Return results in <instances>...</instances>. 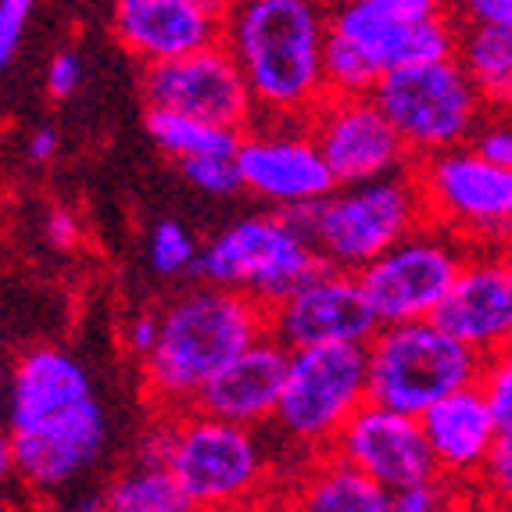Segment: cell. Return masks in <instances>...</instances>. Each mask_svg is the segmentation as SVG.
I'll use <instances>...</instances> for the list:
<instances>
[{"instance_id": "1", "label": "cell", "mask_w": 512, "mask_h": 512, "mask_svg": "<svg viewBox=\"0 0 512 512\" xmlns=\"http://www.w3.org/2000/svg\"><path fill=\"white\" fill-rule=\"evenodd\" d=\"M269 333V312L258 298L222 283H201L162 308V330L140 359L144 394L154 409H190L197 391L233 355Z\"/></svg>"}, {"instance_id": "2", "label": "cell", "mask_w": 512, "mask_h": 512, "mask_svg": "<svg viewBox=\"0 0 512 512\" xmlns=\"http://www.w3.org/2000/svg\"><path fill=\"white\" fill-rule=\"evenodd\" d=\"M330 0H233L222 43L248 76L258 115L305 119L326 97Z\"/></svg>"}, {"instance_id": "3", "label": "cell", "mask_w": 512, "mask_h": 512, "mask_svg": "<svg viewBox=\"0 0 512 512\" xmlns=\"http://www.w3.org/2000/svg\"><path fill=\"white\" fill-rule=\"evenodd\" d=\"M140 459L165 462L194 509H244L273 484V459L255 427L205 409L165 412L140 444Z\"/></svg>"}, {"instance_id": "4", "label": "cell", "mask_w": 512, "mask_h": 512, "mask_svg": "<svg viewBox=\"0 0 512 512\" xmlns=\"http://www.w3.org/2000/svg\"><path fill=\"white\" fill-rule=\"evenodd\" d=\"M298 230L330 265L359 273L391 244L409 237L427 219V201L416 169L391 172L362 183H337L312 205L287 208Z\"/></svg>"}, {"instance_id": "5", "label": "cell", "mask_w": 512, "mask_h": 512, "mask_svg": "<svg viewBox=\"0 0 512 512\" xmlns=\"http://www.w3.org/2000/svg\"><path fill=\"white\" fill-rule=\"evenodd\" d=\"M484 355L437 319L384 323L366 341L369 402L423 416L444 394L477 384Z\"/></svg>"}, {"instance_id": "6", "label": "cell", "mask_w": 512, "mask_h": 512, "mask_svg": "<svg viewBox=\"0 0 512 512\" xmlns=\"http://www.w3.org/2000/svg\"><path fill=\"white\" fill-rule=\"evenodd\" d=\"M369 402L366 344H312L291 348L280 405L269 427L287 448L312 462L330 452L341 427Z\"/></svg>"}, {"instance_id": "7", "label": "cell", "mask_w": 512, "mask_h": 512, "mask_svg": "<svg viewBox=\"0 0 512 512\" xmlns=\"http://www.w3.org/2000/svg\"><path fill=\"white\" fill-rule=\"evenodd\" d=\"M373 97L402 133L412 158L462 147L477 133L484 115L480 90L459 54L384 72L373 86Z\"/></svg>"}, {"instance_id": "8", "label": "cell", "mask_w": 512, "mask_h": 512, "mask_svg": "<svg viewBox=\"0 0 512 512\" xmlns=\"http://www.w3.org/2000/svg\"><path fill=\"white\" fill-rule=\"evenodd\" d=\"M323 265L326 258L298 230V222L287 212H276L251 215L219 230L201 248L194 273L208 283L248 291L269 308L312 273H319Z\"/></svg>"}, {"instance_id": "9", "label": "cell", "mask_w": 512, "mask_h": 512, "mask_svg": "<svg viewBox=\"0 0 512 512\" xmlns=\"http://www.w3.org/2000/svg\"><path fill=\"white\" fill-rule=\"evenodd\" d=\"M427 219L466 248H512V165L473 147L419 158Z\"/></svg>"}, {"instance_id": "10", "label": "cell", "mask_w": 512, "mask_h": 512, "mask_svg": "<svg viewBox=\"0 0 512 512\" xmlns=\"http://www.w3.org/2000/svg\"><path fill=\"white\" fill-rule=\"evenodd\" d=\"M470 248L455 233L423 222L419 230L376 255L359 269L362 291L376 323H409V319H434L444 305L452 283L459 280Z\"/></svg>"}, {"instance_id": "11", "label": "cell", "mask_w": 512, "mask_h": 512, "mask_svg": "<svg viewBox=\"0 0 512 512\" xmlns=\"http://www.w3.org/2000/svg\"><path fill=\"white\" fill-rule=\"evenodd\" d=\"M237 169L244 190L280 212L312 205L337 187L316 133L308 126V115H255V126L240 133Z\"/></svg>"}, {"instance_id": "12", "label": "cell", "mask_w": 512, "mask_h": 512, "mask_svg": "<svg viewBox=\"0 0 512 512\" xmlns=\"http://www.w3.org/2000/svg\"><path fill=\"white\" fill-rule=\"evenodd\" d=\"M140 90H144L147 108L183 111V115H194L201 122L240 129V133L258 115L248 76L222 40L183 54V58L144 65Z\"/></svg>"}, {"instance_id": "13", "label": "cell", "mask_w": 512, "mask_h": 512, "mask_svg": "<svg viewBox=\"0 0 512 512\" xmlns=\"http://www.w3.org/2000/svg\"><path fill=\"white\" fill-rule=\"evenodd\" d=\"M308 126L337 183L412 169V151L373 94H326L308 115Z\"/></svg>"}, {"instance_id": "14", "label": "cell", "mask_w": 512, "mask_h": 512, "mask_svg": "<svg viewBox=\"0 0 512 512\" xmlns=\"http://www.w3.org/2000/svg\"><path fill=\"white\" fill-rule=\"evenodd\" d=\"M269 333L287 348L312 344H366L376 333V312L362 291L359 273L326 262L291 294L265 308Z\"/></svg>"}, {"instance_id": "15", "label": "cell", "mask_w": 512, "mask_h": 512, "mask_svg": "<svg viewBox=\"0 0 512 512\" xmlns=\"http://www.w3.org/2000/svg\"><path fill=\"white\" fill-rule=\"evenodd\" d=\"M330 452L355 462L359 470L380 480L391 495L430 477H441L419 416L387 409L380 402L359 405V412L341 427Z\"/></svg>"}, {"instance_id": "16", "label": "cell", "mask_w": 512, "mask_h": 512, "mask_svg": "<svg viewBox=\"0 0 512 512\" xmlns=\"http://www.w3.org/2000/svg\"><path fill=\"white\" fill-rule=\"evenodd\" d=\"M11 437H15V477L36 495H51L94 466L108 437V423L97 398H86L76 409L61 412L40 427L11 430Z\"/></svg>"}, {"instance_id": "17", "label": "cell", "mask_w": 512, "mask_h": 512, "mask_svg": "<svg viewBox=\"0 0 512 512\" xmlns=\"http://www.w3.org/2000/svg\"><path fill=\"white\" fill-rule=\"evenodd\" d=\"M330 33L355 43L380 76L402 65L448 58L459 47V36L444 15L405 18L369 0H330Z\"/></svg>"}, {"instance_id": "18", "label": "cell", "mask_w": 512, "mask_h": 512, "mask_svg": "<svg viewBox=\"0 0 512 512\" xmlns=\"http://www.w3.org/2000/svg\"><path fill=\"white\" fill-rule=\"evenodd\" d=\"M434 319L480 355L512 344V248H470Z\"/></svg>"}, {"instance_id": "19", "label": "cell", "mask_w": 512, "mask_h": 512, "mask_svg": "<svg viewBox=\"0 0 512 512\" xmlns=\"http://www.w3.org/2000/svg\"><path fill=\"white\" fill-rule=\"evenodd\" d=\"M111 29L140 65H158L219 43L226 18L201 0H115Z\"/></svg>"}, {"instance_id": "20", "label": "cell", "mask_w": 512, "mask_h": 512, "mask_svg": "<svg viewBox=\"0 0 512 512\" xmlns=\"http://www.w3.org/2000/svg\"><path fill=\"white\" fill-rule=\"evenodd\" d=\"M419 423H423L441 477L455 480L466 491H477L480 473L491 462L498 437H502V427L480 384H466L444 394L441 402H434L419 416Z\"/></svg>"}, {"instance_id": "21", "label": "cell", "mask_w": 512, "mask_h": 512, "mask_svg": "<svg viewBox=\"0 0 512 512\" xmlns=\"http://www.w3.org/2000/svg\"><path fill=\"white\" fill-rule=\"evenodd\" d=\"M291 366V348L265 333L251 348L233 355L219 373L208 380L194 398V409H205L212 416L233 419L244 427H269L280 405L283 380Z\"/></svg>"}, {"instance_id": "22", "label": "cell", "mask_w": 512, "mask_h": 512, "mask_svg": "<svg viewBox=\"0 0 512 512\" xmlns=\"http://www.w3.org/2000/svg\"><path fill=\"white\" fill-rule=\"evenodd\" d=\"M94 398L86 369L61 348H33L11 369L8 384V427H40L61 412Z\"/></svg>"}, {"instance_id": "23", "label": "cell", "mask_w": 512, "mask_h": 512, "mask_svg": "<svg viewBox=\"0 0 512 512\" xmlns=\"http://www.w3.org/2000/svg\"><path fill=\"white\" fill-rule=\"evenodd\" d=\"M291 505L305 512H387L394 495L355 462L323 452L294 477Z\"/></svg>"}, {"instance_id": "24", "label": "cell", "mask_w": 512, "mask_h": 512, "mask_svg": "<svg viewBox=\"0 0 512 512\" xmlns=\"http://www.w3.org/2000/svg\"><path fill=\"white\" fill-rule=\"evenodd\" d=\"M455 54L477 83L484 108L512 111V26L470 22V29L459 36Z\"/></svg>"}, {"instance_id": "25", "label": "cell", "mask_w": 512, "mask_h": 512, "mask_svg": "<svg viewBox=\"0 0 512 512\" xmlns=\"http://www.w3.org/2000/svg\"><path fill=\"white\" fill-rule=\"evenodd\" d=\"M101 509L111 512H190L187 491L165 462L137 459L129 470L111 480L101 498Z\"/></svg>"}, {"instance_id": "26", "label": "cell", "mask_w": 512, "mask_h": 512, "mask_svg": "<svg viewBox=\"0 0 512 512\" xmlns=\"http://www.w3.org/2000/svg\"><path fill=\"white\" fill-rule=\"evenodd\" d=\"M147 133L169 158L183 162L194 154H237L240 129L215 126V122H201L194 115L169 108H147Z\"/></svg>"}, {"instance_id": "27", "label": "cell", "mask_w": 512, "mask_h": 512, "mask_svg": "<svg viewBox=\"0 0 512 512\" xmlns=\"http://www.w3.org/2000/svg\"><path fill=\"white\" fill-rule=\"evenodd\" d=\"M323 76H326V94H373V86L380 83V69H376L355 43H348L337 33L326 36Z\"/></svg>"}, {"instance_id": "28", "label": "cell", "mask_w": 512, "mask_h": 512, "mask_svg": "<svg viewBox=\"0 0 512 512\" xmlns=\"http://www.w3.org/2000/svg\"><path fill=\"white\" fill-rule=\"evenodd\" d=\"M197 248L194 233L176 219H162L147 237V258H151V269L158 276H183L197 269Z\"/></svg>"}, {"instance_id": "29", "label": "cell", "mask_w": 512, "mask_h": 512, "mask_svg": "<svg viewBox=\"0 0 512 512\" xmlns=\"http://www.w3.org/2000/svg\"><path fill=\"white\" fill-rule=\"evenodd\" d=\"M180 172H183V180L194 190H201V194L226 197V194L244 190L240 169H237V154H194V158H183Z\"/></svg>"}, {"instance_id": "30", "label": "cell", "mask_w": 512, "mask_h": 512, "mask_svg": "<svg viewBox=\"0 0 512 512\" xmlns=\"http://www.w3.org/2000/svg\"><path fill=\"white\" fill-rule=\"evenodd\" d=\"M477 384L495 412L502 434H512V344H502L498 351L484 355Z\"/></svg>"}, {"instance_id": "31", "label": "cell", "mask_w": 512, "mask_h": 512, "mask_svg": "<svg viewBox=\"0 0 512 512\" xmlns=\"http://www.w3.org/2000/svg\"><path fill=\"white\" fill-rule=\"evenodd\" d=\"M466 487H459L448 477H430L423 484H412L405 491L394 495V512H437V509H452L459 505V498Z\"/></svg>"}, {"instance_id": "32", "label": "cell", "mask_w": 512, "mask_h": 512, "mask_svg": "<svg viewBox=\"0 0 512 512\" xmlns=\"http://www.w3.org/2000/svg\"><path fill=\"white\" fill-rule=\"evenodd\" d=\"M477 495H487L491 505L512 509V434H502L495 444V455L480 473Z\"/></svg>"}, {"instance_id": "33", "label": "cell", "mask_w": 512, "mask_h": 512, "mask_svg": "<svg viewBox=\"0 0 512 512\" xmlns=\"http://www.w3.org/2000/svg\"><path fill=\"white\" fill-rule=\"evenodd\" d=\"M33 8L36 0H0V72L8 69L11 58H15Z\"/></svg>"}, {"instance_id": "34", "label": "cell", "mask_w": 512, "mask_h": 512, "mask_svg": "<svg viewBox=\"0 0 512 512\" xmlns=\"http://www.w3.org/2000/svg\"><path fill=\"white\" fill-rule=\"evenodd\" d=\"M79 83H83V61H79V54L58 51L47 61V94L51 97L65 101V97L76 94Z\"/></svg>"}, {"instance_id": "35", "label": "cell", "mask_w": 512, "mask_h": 512, "mask_svg": "<svg viewBox=\"0 0 512 512\" xmlns=\"http://www.w3.org/2000/svg\"><path fill=\"white\" fill-rule=\"evenodd\" d=\"M43 237H47L51 248L72 251V248H79V240H83V222H79V215L69 212V208H51L47 219H43Z\"/></svg>"}, {"instance_id": "36", "label": "cell", "mask_w": 512, "mask_h": 512, "mask_svg": "<svg viewBox=\"0 0 512 512\" xmlns=\"http://www.w3.org/2000/svg\"><path fill=\"white\" fill-rule=\"evenodd\" d=\"M158 330H162V308L154 312V308H144V312H137V316L126 323V348L137 355V359H144L147 351L154 348V341H158Z\"/></svg>"}, {"instance_id": "37", "label": "cell", "mask_w": 512, "mask_h": 512, "mask_svg": "<svg viewBox=\"0 0 512 512\" xmlns=\"http://www.w3.org/2000/svg\"><path fill=\"white\" fill-rule=\"evenodd\" d=\"M477 147L498 162L512 165V122H495V126H487L477 133Z\"/></svg>"}, {"instance_id": "38", "label": "cell", "mask_w": 512, "mask_h": 512, "mask_svg": "<svg viewBox=\"0 0 512 512\" xmlns=\"http://www.w3.org/2000/svg\"><path fill=\"white\" fill-rule=\"evenodd\" d=\"M61 151V137H58V129L51 126H36L33 133H29L26 140V154L33 158V162H54V154Z\"/></svg>"}, {"instance_id": "39", "label": "cell", "mask_w": 512, "mask_h": 512, "mask_svg": "<svg viewBox=\"0 0 512 512\" xmlns=\"http://www.w3.org/2000/svg\"><path fill=\"white\" fill-rule=\"evenodd\" d=\"M470 22H502L512 26V0H466Z\"/></svg>"}, {"instance_id": "40", "label": "cell", "mask_w": 512, "mask_h": 512, "mask_svg": "<svg viewBox=\"0 0 512 512\" xmlns=\"http://www.w3.org/2000/svg\"><path fill=\"white\" fill-rule=\"evenodd\" d=\"M376 8H387L394 15L405 18H430V15H444V0H369Z\"/></svg>"}, {"instance_id": "41", "label": "cell", "mask_w": 512, "mask_h": 512, "mask_svg": "<svg viewBox=\"0 0 512 512\" xmlns=\"http://www.w3.org/2000/svg\"><path fill=\"white\" fill-rule=\"evenodd\" d=\"M8 477H15V437H11V427L0 423V484Z\"/></svg>"}, {"instance_id": "42", "label": "cell", "mask_w": 512, "mask_h": 512, "mask_svg": "<svg viewBox=\"0 0 512 512\" xmlns=\"http://www.w3.org/2000/svg\"><path fill=\"white\" fill-rule=\"evenodd\" d=\"M201 4H205V8H212L215 15H230V8H233V0H201Z\"/></svg>"}, {"instance_id": "43", "label": "cell", "mask_w": 512, "mask_h": 512, "mask_svg": "<svg viewBox=\"0 0 512 512\" xmlns=\"http://www.w3.org/2000/svg\"><path fill=\"white\" fill-rule=\"evenodd\" d=\"M8 384H11V369L0 362V394H8Z\"/></svg>"}]
</instances>
